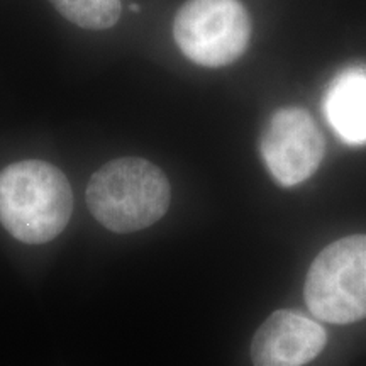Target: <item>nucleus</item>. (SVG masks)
I'll return each mask as SVG.
<instances>
[{
    "mask_svg": "<svg viewBox=\"0 0 366 366\" xmlns=\"http://www.w3.org/2000/svg\"><path fill=\"white\" fill-rule=\"evenodd\" d=\"M59 16L90 31L111 29L122 14L121 0H49Z\"/></svg>",
    "mask_w": 366,
    "mask_h": 366,
    "instance_id": "6e6552de",
    "label": "nucleus"
},
{
    "mask_svg": "<svg viewBox=\"0 0 366 366\" xmlns=\"http://www.w3.org/2000/svg\"><path fill=\"white\" fill-rule=\"evenodd\" d=\"M259 151L274 180L294 187L317 172L326 154V141L309 111L285 107L268 121Z\"/></svg>",
    "mask_w": 366,
    "mask_h": 366,
    "instance_id": "39448f33",
    "label": "nucleus"
},
{
    "mask_svg": "<svg viewBox=\"0 0 366 366\" xmlns=\"http://www.w3.org/2000/svg\"><path fill=\"white\" fill-rule=\"evenodd\" d=\"M129 9H131V11H139V6H136V4H131V6H129Z\"/></svg>",
    "mask_w": 366,
    "mask_h": 366,
    "instance_id": "1a4fd4ad",
    "label": "nucleus"
},
{
    "mask_svg": "<svg viewBox=\"0 0 366 366\" xmlns=\"http://www.w3.org/2000/svg\"><path fill=\"white\" fill-rule=\"evenodd\" d=\"M172 202L162 168L143 158H119L94 173L86 187L92 216L109 231L127 234L158 222Z\"/></svg>",
    "mask_w": 366,
    "mask_h": 366,
    "instance_id": "f03ea898",
    "label": "nucleus"
},
{
    "mask_svg": "<svg viewBox=\"0 0 366 366\" xmlns=\"http://www.w3.org/2000/svg\"><path fill=\"white\" fill-rule=\"evenodd\" d=\"M73 212V192L54 164L26 159L0 172V224L26 244L61 234Z\"/></svg>",
    "mask_w": 366,
    "mask_h": 366,
    "instance_id": "f257e3e1",
    "label": "nucleus"
},
{
    "mask_svg": "<svg viewBox=\"0 0 366 366\" xmlns=\"http://www.w3.org/2000/svg\"><path fill=\"white\" fill-rule=\"evenodd\" d=\"M324 112L346 143H366V71L342 73L327 92Z\"/></svg>",
    "mask_w": 366,
    "mask_h": 366,
    "instance_id": "0eeeda50",
    "label": "nucleus"
},
{
    "mask_svg": "<svg viewBox=\"0 0 366 366\" xmlns=\"http://www.w3.org/2000/svg\"><path fill=\"white\" fill-rule=\"evenodd\" d=\"M173 36L195 65L221 68L246 51L251 19L239 0H187L173 21Z\"/></svg>",
    "mask_w": 366,
    "mask_h": 366,
    "instance_id": "20e7f679",
    "label": "nucleus"
},
{
    "mask_svg": "<svg viewBox=\"0 0 366 366\" xmlns=\"http://www.w3.org/2000/svg\"><path fill=\"white\" fill-rule=\"evenodd\" d=\"M305 304L320 320L350 324L366 317V236L342 237L320 251L304 288Z\"/></svg>",
    "mask_w": 366,
    "mask_h": 366,
    "instance_id": "7ed1b4c3",
    "label": "nucleus"
},
{
    "mask_svg": "<svg viewBox=\"0 0 366 366\" xmlns=\"http://www.w3.org/2000/svg\"><path fill=\"white\" fill-rule=\"evenodd\" d=\"M327 342L326 329L295 310H277L262 324L251 342L254 366H304Z\"/></svg>",
    "mask_w": 366,
    "mask_h": 366,
    "instance_id": "423d86ee",
    "label": "nucleus"
}]
</instances>
